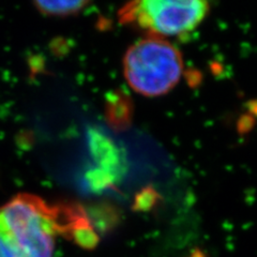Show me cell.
<instances>
[{"label": "cell", "instance_id": "cell-1", "mask_svg": "<svg viewBox=\"0 0 257 257\" xmlns=\"http://www.w3.org/2000/svg\"><path fill=\"white\" fill-rule=\"evenodd\" d=\"M60 235L55 205L22 193L0 207V257H53Z\"/></svg>", "mask_w": 257, "mask_h": 257}, {"label": "cell", "instance_id": "cell-2", "mask_svg": "<svg viewBox=\"0 0 257 257\" xmlns=\"http://www.w3.org/2000/svg\"><path fill=\"white\" fill-rule=\"evenodd\" d=\"M184 70L180 51L165 39L147 37L127 48L123 72L132 89L155 98L170 92L179 83Z\"/></svg>", "mask_w": 257, "mask_h": 257}, {"label": "cell", "instance_id": "cell-3", "mask_svg": "<svg viewBox=\"0 0 257 257\" xmlns=\"http://www.w3.org/2000/svg\"><path fill=\"white\" fill-rule=\"evenodd\" d=\"M210 5L202 0H138L118 12L120 24L146 32L147 37L189 35L204 22Z\"/></svg>", "mask_w": 257, "mask_h": 257}, {"label": "cell", "instance_id": "cell-4", "mask_svg": "<svg viewBox=\"0 0 257 257\" xmlns=\"http://www.w3.org/2000/svg\"><path fill=\"white\" fill-rule=\"evenodd\" d=\"M88 142L91 156L98 163L99 168L111 174L119 180L124 173L125 163L116 145L98 130L89 131Z\"/></svg>", "mask_w": 257, "mask_h": 257}, {"label": "cell", "instance_id": "cell-5", "mask_svg": "<svg viewBox=\"0 0 257 257\" xmlns=\"http://www.w3.org/2000/svg\"><path fill=\"white\" fill-rule=\"evenodd\" d=\"M134 114L133 102L126 92L117 89L106 94L104 116L107 124L116 132L130 127Z\"/></svg>", "mask_w": 257, "mask_h": 257}, {"label": "cell", "instance_id": "cell-6", "mask_svg": "<svg viewBox=\"0 0 257 257\" xmlns=\"http://www.w3.org/2000/svg\"><path fill=\"white\" fill-rule=\"evenodd\" d=\"M89 2L75 0V2H36L34 5L37 10L46 16L66 18L82 12L89 5Z\"/></svg>", "mask_w": 257, "mask_h": 257}, {"label": "cell", "instance_id": "cell-7", "mask_svg": "<svg viewBox=\"0 0 257 257\" xmlns=\"http://www.w3.org/2000/svg\"><path fill=\"white\" fill-rule=\"evenodd\" d=\"M86 179L89 187L95 191L100 192L105 189L114 187L115 182L118 180L116 177L112 176L111 174L101 170V168H94V170H90L86 174Z\"/></svg>", "mask_w": 257, "mask_h": 257}, {"label": "cell", "instance_id": "cell-8", "mask_svg": "<svg viewBox=\"0 0 257 257\" xmlns=\"http://www.w3.org/2000/svg\"><path fill=\"white\" fill-rule=\"evenodd\" d=\"M160 195L154 188H144L136 194L133 203V209L136 211H149L157 204Z\"/></svg>", "mask_w": 257, "mask_h": 257}, {"label": "cell", "instance_id": "cell-9", "mask_svg": "<svg viewBox=\"0 0 257 257\" xmlns=\"http://www.w3.org/2000/svg\"><path fill=\"white\" fill-rule=\"evenodd\" d=\"M247 107H248V110H250L251 114L257 119V100L248 103Z\"/></svg>", "mask_w": 257, "mask_h": 257}]
</instances>
